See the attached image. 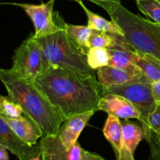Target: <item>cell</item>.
<instances>
[{"mask_svg": "<svg viewBox=\"0 0 160 160\" xmlns=\"http://www.w3.org/2000/svg\"><path fill=\"white\" fill-rule=\"evenodd\" d=\"M63 120L73 115L99 111L104 87L95 76L85 77L59 67H48L34 81Z\"/></svg>", "mask_w": 160, "mask_h": 160, "instance_id": "cell-1", "label": "cell"}, {"mask_svg": "<svg viewBox=\"0 0 160 160\" xmlns=\"http://www.w3.org/2000/svg\"><path fill=\"white\" fill-rule=\"evenodd\" d=\"M0 81L8 96L21 106L23 114L41 128L43 136L57 134L63 119L34 81L20 78L9 69L0 68Z\"/></svg>", "mask_w": 160, "mask_h": 160, "instance_id": "cell-2", "label": "cell"}, {"mask_svg": "<svg viewBox=\"0 0 160 160\" xmlns=\"http://www.w3.org/2000/svg\"><path fill=\"white\" fill-rule=\"evenodd\" d=\"M103 9L120 26L127 43L136 52L160 61V25L133 13L120 3L110 2Z\"/></svg>", "mask_w": 160, "mask_h": 160, "instance_id": "cell-3", "label": "cell"}, {"mask_svg": "<svg viewBox=\"0 0 160 160\" xmlns=\"http://www.w3.org/2000/svg\"><path fill=\"white\" fill-rule=\"evenodd\" d=\"M64 23V21H63ZM42 38H35L44 56L45 70L59 67L85 77L95 76L87 62L86 55L70 40L63 28Z\"/></svg>", "mask_w": 160, "mask_h": 160, "instance_id": "cell-4", "label": "cell"}, {"mask_svg": "<svg viewBox=\"0 0 160 160\" xmlns=\"http://www.w3.org/2000/svg\"><path fill=\"white\" fill-rule=\"evenodd\" d=\"M9 70L23 79L34 81L45 70L42 50L34 34H31L15 50Z\"/></svg>", "mask_w": 160, "mask_h": 160, "instance_id": "cell-5", "label": "cell"}, {"mask_svg": "<svg viewBox=\"0 0 160 160\" xmlns=\"http://www.w3.org/2000/svg\"><path fill=\"white\" fill-rule=\"evenodd\" d=\"M104 92L120 95L131 102L141 112L140 121L142 128L147 125L150 114L155 110L158 103L152 91V83L135 82L122 85L104 88Z\"/></svg>", "mask_w": 160, "mask_h": 160, "instance_id": "cell-6", "label": "cell"}, {"mask_svg": "<svg viewBox=\"0 0 160 160\" xmlns=\"http://www.w3.org/2000/svg\"><path fill=\"white\" fill-rule=\"evenodd\" d=\"M56 0H48L41 4L29 3H11L20 7L30 17L34 27L35 38H42L53 34L59 31L64 20L59 12H54V5Z\"/></svg>", "mask_w": 160, "mask_h": 160, "instance_id": "cell-7", "label": "cell"}, {"mask_svg": "<svg viewBox=\"0 0 160 160\" xmlns=\"http://www.w3.org/2000/svg\"><path fill=\"white\" fill-rule=\"evenodd\" d=\"M0 148H4L19 160H30L41 154L40 145H30L20 138L0 115Z\"/></svg>", "mask_w": 160, "mask_h": 160, "instance_id": "cell-8", "label": "cell"}, {"mask_svg": "<svg viewBox=\"0 0 160 160\" xmlns=\"http://www.w3.org/2000/svg\"><path fill=\"white\" fill-rule=\"evenodd\" d=\"M39 145L42 160H81L84 150L79 143L66 148L58 134L43 136Z\"/></svg>", "mask_w": 160, "mask_h": 160, "instance_id": "cell-9", "label": "cell"}, {"mask_svg": "<svg viewBox=\"0 0 160 160\" xmlns=\"http://www.w3.org/2000/svg\"><path fill=\"white\" fill-rule=\"evenodd\" d=\"M97 75L98 82L104 88L130 83L150 82L139 68L136 70H125L106 66L98 69Z\"/></svg>", "mask_w": 160, "mask_h": 160, "instance_id": "cell-10", "label": "cell"}, {"mask_svg": "<svg viewBox=\"0 0 160 160\" xmlns=\"http://www.w3.org/2000/svg\"><path fill=\"white\" fill-rule=\"evenodd\" d=\"M98 109L119 119L140 120L141 112L127 98L112 93H106L100 99Z\"/></svg>", "mask_w": 160, "mask_h": 160, "instance_id": "cell-11", "label": "cell"}, {"mask_svg": "<svg viewBox=\"0 0 160 160\" xmlns=\"http://www.w3.org/2000/svg\"><path fill=\"white\" fill-rule=\"evenodd\" d=\"M95 112V111H88L77 114L62 122L57 134L66 148H70L78 143V138Z\"/></svg>", "mask_w": 160, "mask_h": 160, "instance_id": "cell-12", "label": "cell"}, {"mask_svg": "<svg viewBox=\"0 0 160 160\" xmlns=\"http://www.w3.org/2000/svg\"><path fill=\"white\" fill-rule=\"evenodd\" d=\"M1 117L14 133L28 145H36L38 140L43 136L41 128L24 114L17 118H11L3 115H1Z\"/></svg>", "mask_w": 160, "mask_h": 160, "instance_id": "cell-13", "label": "cell"}, {"mask_svg": "<svg viewBox=\"0 0 160 160\" xmlns=\"http://www.w3.org/2000/svg\"><path fill=\"white\" fill-rule=\"evenodd\" d=\"M132 62L151 83L160 79V61L148 54L133 51Z\"/></svg>", "mask_w": 160, "mask_h": 160, "instance_id": "cell-14", "label": "cell"}, {"mask_svg": "<svg viewBox=\"0 0 160 160\" xmlns=\"http://www.w3.org/2000/svg\"><path fill=\"white\" fill-rule=\"evenodd\" d=\"M102 132L106 140L113 148L116 156H117L124 147L122 133V123L120 119L112 115H109L103 127Z\"/></svg>", "mask_w": 160, "mask_h": 160, "instance_id": "cell-15", "label": "cell"}, {"mask_svg": "<svg viewBox=\"0 0 160 160\" xmlns=\"http://www.w3.org/2000/svg\"><path fill=\"white\" fill-rule=\"evenodd\" d=\"M78 4L82 7L83 10L85 12L88 17V26L92 30L103 31L109 34H116L123 35V31L118 24L113 20H107L101 16L91 11L88 8L86 7L83 3V1L78 2Z\"/></svg>", "mask_w": 160, "mask_h": 160, "instance_id": "cell-16", "label": "cell"}, {"mask_svg": "<svg viewBox=\"0 0 160 160\" xmlns=\"http://www.w3.org/2000/svg\"><path fill=\"white\" fill-rule=\"evenodd\" d=\"M121 123L123 143L134 155L140 142L145 139V131L142 126H139L128 120L121 121Z\"/></svg>", "mask_w": 160, "mask_h": 160, "instance_id": "cell-17", "label": "cell"}, {"mask_svg": "<svg viewBox=\"0 0 160 160\" xmlns=\"http://www.w3.org/2000/svg\"><path fill=\"white\" fill-rule=\"evenodd\" d=\"M63 28L70 40L83 52L87 55L89 48L88 42L92 32V28L88 26L83 25H73L67 23L64 21Z\"/></svg>", "mask_w": 160, "mask_h": 160, "instance_id": "cell-18", "label": "cell"}, {"mask_svg": "<svg viewBox=\"0 0 160 160\" xmlns=\"http://www.w3.org/2000/svg\"><path fill=\"white\" fill-rule=\"evenodd\" d=\"M86 58L88 66L94 70L109 65V55L106 48H90Z\"/></svg>", "mask_w": 160, "mask_h": 160, "instance_id": "cell-19", "label": "cell"}, {"mask_svg": "<svg viewBox=\"0 0 160 160\" xmlns=\"http://www.w3.org/2000/svg\"><path fill=\"white\" fill-rule=\"evenodd\" d=\"M115 34L92 30L88 42V48H110L115 42Z\"/></svg>", "mask_w": 160, "mask_h": 160, "instance_id": "cell-20", "label": "cell"}, {"mask_svg": "<svg viewBox=\"0 0 160 160\" xmlns=\"http://www.w3.org/2000/svg\"><path fill=\"white\" fill-rule=\"evenodd\" d=\"M139 10L160 25V1L159 0H137Z\"/></svg>", "mask_w": 160, "mask_h": 160, "instance_id": "cell-21", "label": "cell"}, {"mask_svg": "<svg viewBox=\"0 0 160 160\" xmlns=\"http://www.w3.org/2000/svg\"><path fill=\"white\" fill-rule=\"evenodd\" d=\"M143 129L145 136L148 132L160 136V103H158L155 110L150 114L147 120V125Z\"/></svg>", "mask_w": 160, "mask_h": 160, "instance_id": "cell-22", "label": "cell"}, {"mask_svg": "<svg viewBox=\"0 0 160 160\" xmlns=\"http://www.w3.org/2000/svg\"><path fill=\"white\" fill-rule=\"evenodd\" d=\"M23 114V109L18 103L12 101L9 96L5 97L2 102V114L11 118H17Z\"/></svg>", "mask_w": 160, "mask_h": 160, "instance_id": "cell-23", "label": "cell"}, {"mask_svg": "<svg viewBox=\"0 0 160 160\" xmlns=\"http://www.w3.org/2000/svg\"><path fill=\"white\" fill-rule=\"evenodd\" d=\"M145 139L150 147V159L160 160V136L148 132L145 134Z\"/></svg>", "mask_w": 160, "mask_h": 160, "instance_id": "cell-24", "label": "cell"}, {"mask_svg": "<svg viewBox=\"0 0 160 160\" xmlns=\"http://www.w3.org/2000/svg\"><path fill=\"white\" fill-rule=\"evenodd\" d=\"M117 160H135L134 158V155L128 149L126 146L123 147V149L120 152V154L117 156Z\"/></svg>", "mask_w": 160, "mask_h": 160, "instance_id": "cell-25", "label": "cell"}, {"mask_svg": "<svg viewBox=\"0 0 160 160\" xmlns=\"http://www.w3.org/2000/svg\"><path fill=\"white\" fill-rule=\"evenodd\" d=\"M152 91L157 103H160V79L152 83Z\"/></svg>", "mask_w": 160, "mask_h": 160, "instance_id": "cell-26", "label": "cell"}, {"mask_svg": "<svg viewBox=\"0 0 160 160\" xmlns=\"http://www.w3.org/2000/svg\"><path fill=\"white\" fill-rule=\"evenodd\" d=\"M81 160H106L96 153H92L86 150H83Z\"/></svg>", "mask_w": 160, "mask_h": 160, "instance_id": "cell-27", "label": "cell"}, {"mask_svg": "<svg viewBox=\"0 0 160 160\" xmlns=\"http://www.w3.org/2000/svg\"><path fill=\"white\" fill-rule=\"evenodd\" d=\"M70 1H74L78 2L83 1V0H70ZM88 1L92 2L95 3L97 6H100V7H102L103 9V7H104L106 4H108V3L117 2H120V0H88Z\"/></svg>", "mask_w": 160, "mask_h": 160, "instance_id": "cell-28", "label": "cell"}, {"mask_svg": "<svg viewBox=\"0 0 160 160\" xmlns=\"http://www.w3.org/2000/svg\"><path fill=\"white\" fill-rule=\"evenodd\" d=\"M0 160H9L7 150L4 148H0Z\"/></svg>", "mask_w": 160, "mask_h": 160, "instance_id": "cell-29", "label": "cell"}, {"mask_svg": "<svg viewBox=\"0 0 160 160\" xmlns=\"http://www.w3.org/2000/svg\"><path fill=\"white\" fill-rule=\"evenodd\" d=\"M5 96L0 95V114H2V102L4 99Z\"/></svg>", "mask_w": 160, "mask_h": 160, "instance_id": "cell-30", "label": "cell"}, {"mask_svg": "<svg viewBox=\"0 0 160 160\" xmlns=\"http://www.w3.org/2000/svg\"><path fill=\"white\" fill-rule=\"evenodd\" d=\"M30 160H42V156H41V154H40L38 155V156H36V157L32 158V159H31Z\"/></svg>", "mask_w": 160, "mask_h": 160, "instance_id": "cell-31", "label": "cell"}, {"mask_svg": "<svg viewBox=\"0 0 160 160\" xmlns=\"http://www.w3.org/2000/svg\"><path fill=\"white\" fill-rule=\"evenodd\" d=\"M135 1H137V0H135Z\"/></svg>", "mask_w": 160, "mask_h": 160, "instance_id": "cell-32", "label": "cell"}, {"mask_svg": "<svg viewBox=\"0 0 160 160\" xmlns=\"http://www.w3.org/2000/svg\"><path fill=\"white\" fill-rule=\"evenodd\" d=\"M159 1H160V0H159Z\"/></svg>", "mask_w": 160, "mask_h": 160, "instance_id": "cell-33", "label": "cell"}]
</instances>
